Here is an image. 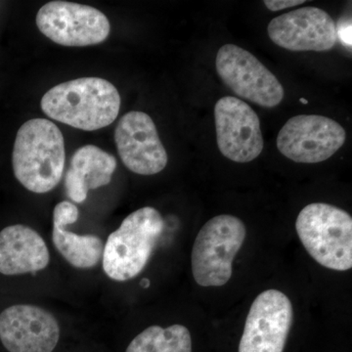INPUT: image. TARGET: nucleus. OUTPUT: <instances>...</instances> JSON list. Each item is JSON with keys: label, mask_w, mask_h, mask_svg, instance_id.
<instances>
[{"label": "nucleus", "mask_w": 352, "mask_h": 352, "mask_svg": "<svg viewBox=\"0 0 352 352\" xmlns=\"http://www.w3.org/2000/svg\"><path fill=\"white\" fill-rule=\"evenodd\" d=\"M50 119L85 131L112 124L120 109V95L112 82L96 78H76L51 88L41 101Z\"/></svg>", "instance_id": "1"}, {"label": "nucleus", "mask_w": 352, "mask_h": 352, "mask_svg": "<svg viewBox=\"0 0 352 352\" xmlns=\"http://www.w3.org/2000/svg\"><path fill=\"white\" fill-rule=\"evenodd\" d=\"M66 151L63 133L53 122L32 119L16 135L12 154L14 175L32 193L52 191L64 175Z\"/></svg>", "instance_id": "2"}, {"label": "nucleus", "mask_w": 352, "mask_h": 352, "mask_svg": "<svg viewBox=\"0 0 352 352\" xmlns=\"http://www.w3.org/2000/svg\"><path fill=\"white\" fill-rule=\"evenodd\" d=\"M164 228L163 217L152 207L139 208L126 217L104 245L102 265L106 275L117 282L138 276L151 258Z\"/></svg>", "instance_id": "3"}, {"label": "nucleus", "mask_w": 352, "mask_h": 352, "mask_svg": "<svg viewBox=\"0 0 352 352\" xmlns=\"http://www.w3.org/2000/svg\"><path fill=\"white\" fill-rule=\"evenodd\" d=\"M296 230L309 256L328 270L352 267V217L325 203L309 204L300 210Z\"/></svg>", "instance_id": "4"}, {"label": "nucleus", "mask_w": 352, "mask_h": 352, "mask_svg": "<svg viewBox=\"0 0 352 352\" xmlns=\"http://www.w3.org/2000/svg\"><path fill=\"white\" fill-rule=\"evenodd\" d=\"M247 237L244 222L230 214L208 220L197 235L192 274L199 286L221 287L232 277L233 261Z\"/></svg>", "instance_id": "5"}, {"label": "nucleus", "mask_w": 352, "mask_h": 352, "mask_svg": "<svg viewBox=\"0 0 352 352\" xmlns=\"http://www.w3.org/2000/svg\"><path fill=\"white\" fill-rule=\"evenodd\" d=\"M222 82L241 97L264 108H274L284 99L283 85L251 52L235 44H224L215 58Z\"/></svg>", "instance_id": "6"}, {"label": "nucleus", "mask_w": 352, "mask_h": 352, "mask_svg": "<svg viewBox=\"0 0 352 352\" xmlns=\"http://www.w3.org/2000/svg\"><path fill=\"white\" fill-rule=\"evenodd\" d=\"M39 32L53 43L69 47H85L105 41L110 21L98 9L68 1H50L36 15Z\"/></svg>", "instance_id": "7"}, {"label": "nucleus", "mask_w": 352, "mask_h": 352, "mask_svg": "<svg viewBox=\"0 0 352 352\" xmlns=\"http://www.w3.org/2000/svg\"><path fill=\"white\" fill-rule=\"evenodd\" d=\"M339 122L319 115H298L278 133L277 148L295 163L317 164L330 159L346 142Z\"/></svg>", "instance_id": "8"}, {"label": "nucleus", "mask_w": 352, "mask_h": 352, "mask_svg": "<svg viewBox=\"0 0 352 352\" xmlns=\"http://www.w3.org/2000/svg\"><path fill=\"white\" fill-rule=\"evenodd\" d=\"M293 323L294 308L288 296L266 289L250 308L239 352H284Z\"/></svg>", "instance_id": "9"}, {"label": "nucleus", "mask_w": 352, "mask_h": 352, "mask_svg": "<svg viewBox=\"0 0 352 352\" xmlns=\"http://www.w3.org/2000/svg\"><path fill=\"white\" fill-rule=\"evenodd\" d=\"M215 131L220 153L235 163L254 161L263 150L261 120L251 106L226 96L214 106Z\"/></svg>", "instance_id": "10"}, {"label": "nucleus", "mask_w": 352, "mask_h": 352, "mask_svg": "<svg viewBox=\"0 0 352 352\" xmlns=\"http://www.w3.org/2000/svg\"><path fill=\"white\" fill-rule=\"evenodd\" d=\"M115 142L122 163L136 175H157L168 164L156 124L146 113L131 111L122 116L115 129Z\"/></svg>", "instance_id": "11"}, {"label": "nucleus", "mask_w": 352, "mask_h": 352, "mask_svg": "<svg viewBox=\"0 0 352 352\" xmlns=\"http://www.w3.org/2000/svg\"><path fill=\"white\" fill-rule=\"evenodd\" d=\"M268 36L276 45L289 51L332 50L338 41L337 25L326 11L302 7L271 20Z\"/></svg>", "instance_id": "12"}, {"label": "nucleus", "mask_w": 352, "mask_h": 352, "mask_svg": "<svg viewBox=\"0 0 352 352\" xmlns=\"http://www.w3.org/2000/svg\"><path fill=\"white\" fill-rule=\"evenodd\" d=\"M59 338L57 319L43 307L16 305L0 314V340L9 352H52Z\"/></svg>", "instance_id": "13"}, {"label": "nucleus", "mask_w": 352, "mask_h": 352, "mask_svg": "<svg viewBox=\"0 0 352 352\" xmlns=\"http://www.w3.org/2000/svg\"><path fill=\"white\" fill-rule=\"evenodd\" d=\"M50 251L31 227L15 224L0 232V273L7 276L36 273L47 267Z\"/></svg>", "instance_id": "14"}, {"label": "nucleus", "mask_w": 352, "mask_h": 352, "mask_svg": "<svg viewBox=\"0 0 352 352\" xmlns=\"http://www.w3.org/2000/svg\"><path fill=\"white\" fill-rule=\"evenodd\" d=\"M117 168V160L109 153L94 145H85L76 150L71 160L67 175L94 190L106 186L112 180Z\"/></svg>", "instance_id": "15"}, {"label": "nucleus", "mask_w": 352, "mask_h": 352, "mask_svg": "<svg viewBox=\"0 0 352 352\" xmlns=\"http://www.w3.org/2000/svg\"><path fill=\"white\" fill-rule=\"evenodd\" d=\"M52 240L55 249L76 268L94 267L103 256V241L96 235H78L64 226H53Z\"/></svg>", "instance_id": "16"}, {"label": "nucleus", "mask_w": 352, "mask_h": 352, "mask_svg": "<svg viewBox=\"0 0 352 352\" xmlns=\"http://www.w3.org/2000/svg\"><path fill=\"white\" fill-rule=\"evenodd\" d=\"M126 352H192L191 333L179 324L151 326L131 340Z\"/></svg>", "instance_id": "17"}, {"label": "nucleus", "mask_w": 352, "mask_h": 352, "mask_svg": "<svg viewBox=\"0 0 352 352\" xmlns=\"http://www.w3.org/2000/svg\"><path fill=\"white\" fill-rule=\"evenodd\" d=\"M78 219V208L73 203L63 201L58 204L53 212V226L66 227Z\"/></svg>", "instance_id": "18"}, {"label": "nucleus", "mask_w": 352, "mask_h": 352, "mask_svg": "<svg viewBox=\"0 0 352 352\" xmlns=\"http://www.w3.org/2000/svg\"><path fill=\"white\" fill-rule=\"evenodd\" d=\"M305 2V0H264L263 4L268 10L277 12V11L300 6Z\"/></svg>", "instance_id": "19"}, {"label": "nucleus", "mask_w": 352, "mask_h": 352, "mask_svg": "<svg viewBox=\"0 0 352 352\" xmlns=\"http://www.w3.org/2000/svg\"><path fill=\"white\" fill-rule=\"evenodd\" d=\"M140 284L143 288H148L150 286V281L148 279H143Z\"/></svg>", "instance_id": "20"}, {"label": "nucleus", "mask_w": 352, "mask_h": 352, "mask_svg": "<svg viewBox=\"0 0 352 352\" xmlns=\"http://www.w3.org/2000/svg\"><path fill=\"white\" fill-rule=\"evenodd\" d=\"M300 103H303V104H307L308 103V101L307 100V99H305V98H300Z\"/></svg>", "instance_id": "21"}]
</instances>
